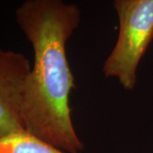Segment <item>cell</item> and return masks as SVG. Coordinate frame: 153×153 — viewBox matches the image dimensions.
<instances>
[{"mask_svg": "<svg viewBox=\"0 0 153 153\" xmlns=\"http://www.w3.org/2000/svg\"><path fill=\"white\" fill-rule=\"evenodd\" d=\"M31 71L30 61L24 55L0 51V138L27 131L22 109Z\"/></svg>", "mask_w": 153, "mask_h": 153, "instance_id": "obj_3", "label": "cell"}, {"mask_svg": "<svg viewBox=\"0 0 153 153\" xmlns=\"http://www.w3.org/2000/svg\"><path fill=\"white\" fill-rule=\"evenodd\" d=\"M0 153H67L28 132L0 138Z\"/></svg>", "mask_w": 153, "mask_h": 153, "instance_id": "obj_4", "label": "cell"}, {"mask_svg": "<svg viewBox=\"0 0 153 153\" xmlns=\"http://www.w3.org/2000/svg\"><path fill=\"white\" fill-rule=\"evenodd\" d=\"M119 33L105 59V77L116 78L126 90L137 83L140 61L153 39V0H114Z\"/></svg>", "mask_w": 153, "mask_h": 153, "instance_id": "obj_2", "label": "cell"}, {"mask_svg": "<svg viewBox=\"0 0 153 153\" xmlns=\"http://www.w3.org/2000/svg\"><path fill=\"white\" fill-rule=\"evenodd\" d=\"M16 18L34 51L22 109L26 130L63 152H81L84 144L75 131L69 105L75 83L66 49L80 24V9L63 0H26Z\"/></svg>", "mask_w": 153, "mask_h": 153, "instance_id": "obj_1", "label": "cell"}]
</instances>
